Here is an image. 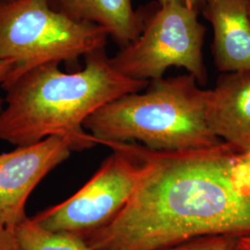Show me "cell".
<instances>
[{"label": "cell", "mask_w": 250, "mask_h": 250, "mask_svg": "<svg viewBox=\"0 0 250 250\" xmlns=\"http://www.w3.org/2000/svg\"><path fill=\"white\" fill-rule=\"evenodd\" d=\"M145 9L142 33L110 58L114 69L134 80L152 81L163 78L171 67L184 68L200 85L206 84L207 28L198 21L199 11L176 1Z\"/></svg>", "instance_id": "5"}, {"label": "cell", "mask_w": 250, "mask_h": 250, "mask_svg": "<svg viewBox=\"0 0 250 250\" xmlns=\"http://www.w3.org/2000/svg\"><path fill=\"white\" fill-rule=\"evenodd\" d=\"M72 151L69 139L55 135L0 154V227L14 229L26 220L30 195Z\"/></svg>", "instance_id": "7"}, {"label": "cell", "mask_w": 250, "mask_h": 250, "mask_svg": "<svg viewBox=\"0 0 250 250\" xmlns=\"http://www.w3.org/2000/svg\"><path fill=\"white\" fill-rule=\"evenodd\" d=\"M190 74L149 81L132 93L100 107L83 128L98 144L139 141L157 151L197 150L223 141L208 128L206 106L208 90Z\"/></svg>", "instance_id": "3"}, {"label": "cell", "mask_w": 250, "mask_h": 250, "mask_svg": "<svg viewBox=\"0 0 250 250\" xmlns=\"http://www.w3.org/2000/svg\"><path fill=\"white\" fill-rule=\"evenodd\" d=\"M108 37L104 28L54 9L50 0L0 3V60L12 64L1 87L45 63L75 64L106 47Z\"/></svg>", "instance_id": "4"}, {"label": "cell", "mask_w": 250, "mask_h": 250, "mask_svg": "<svg viewBox=\"0 0 250 250\" xmlns=\"http://www.w3.org/2000/svg\"><path fill=\"white\" fill-rule=\"evenodd\" d=\"M11 71H12V64L9 62L0 60V86H2V84L9 78ZM4 107H5V99L0 97V112L3 110Z\"/></svg>", "instance_id": "15"}, {"label": "cell", "mask_w": 250, "mask_h": 250, "mask_svg": "<svg viewBox=\"0 0 250 250\" xmlns=\"http://www.w3.org/2000/svg\"><path fill=\"white\" fill-rule=\"evenodd\" d=\"M248 9H249V12H250V0H248Z\"/></svg>", "instance_id": "19"}, {"label": "cell", "mask_w": 250, "mask_h": 250, "mask_svg": "<svg viewBox=\"0 0 250 250\" xmlns=\"http://www.w3.org/2000/svg\"><path fill=\"white\" fill-rule=\"evenodd\" d=\"M60 63L37 66L12 81L0 112V140L20 146L49 136H63L73 150L89 149L97 140L84 122L107 103L146 88L149 81L134 80L117 72L106 48L84 56V67L63 72Z\"/></svg>", "instance_id": "2"}, {"label": "cell", "mask_w": 250, "mask_h": 250, "mask_svg": "<svg viewBox=\"0 0 250 250\" xmlns=\"http://www.w3.org/2000/svg\"><path fill=\"white\" fill-rule=\"evenodd\" d=\"M51 7L77 21L104 28L120 47L142 33L145 7L134 9L132 0H50Z\"/></svg>", "instance_id": "10"}, {"label": "cell", "mask_w": 250, "mask_h": 250, "mask_svg": "<svg viewBox=\"0 0 250 250\" xmlns=\"http://www.w3.org/2000/svg\"><path fill=\"white\" fill-rule=\"evenodd\" d=\"M208 128L237 151H250V72L224 73L208 90Z\"/></svg>", "instance_id": "8"}, {"label": "cell", "mask_w": 250, "mask_h": 250, "mask_svg": "<svg viewBox=\"0 0 250 250\" xmlns=\"http://www.w3.org/2000/svg\"><path fill=\"white\" fill-rule=\"evenodd\" d=\"M160 250H239L238 238L228 235L202 236Z\"/></svg>", "instance_id": "12"}, {"label": "cell", "mask_w": 250, "mask_h": 250, "mask_svg": "<svg viewBox=\"0 0 250 250\" xmlns=\"http://www.w3.org/2000/svg\"><path fill=\"white\" fill-rule=\"evenodd\" d=\"M238 250H250V236L238 238Z\"/></svg>", "instance_id": "17"}, {"label": "cell", "mask_w": 250, "mask_h": 250, "mask_svg": "<svg viewBox=\"0 0 250 250\" xmlns=\"http://www.w3.org/2000/svg\"><path fill=\"white\" fill-rule=\"evenodd\" d=\"M0 250H18L14 229L0 227Z\"/></svg>", "instance_id": "14"}, {"label": "cell", "mask_w": 250, "mask_h": 250, "mask_svg": "<svg viewBox=\"0 0 250 250\" xmlns=\"http://www.w3.org/2000/svg\"><path fill=\"white\" fill-rule=\"evenodd\" d=\"M14 232L18 250H92L79 235L48 231L29 217Z\"/></svg>", "instance_id": "11"}, {"label": "cell", "mask_w": 250, "mask_h": 250, "mask_svg": "<svg viewBox=\"0 0 250 250\" xmlns=\"http://www.w3.org/2000/svg\"><path fill=\"white\" fill-rule=\"evenodd\" d=\"M159 4H165V3H170V2H181L193 9H197L200 12V9L202 6V0H156Z\"/></svg>", "instance_id": "16"}, {"label": "cell", "mask_w": 250, "mask_h": 250, "mask_svg": "<svg viewBox=\"0 0 250 250\" xmlns=\"http://www.w3.org/2000/svg\"><path fill=\"white\" fill-rule=\"evenodd\" d=\"M13 1H16V0H0V3H10Z\"/></svg>", "instance_id": "18"}, {"label": "cell", "mask_w": 250, "mask_h": 250, "mask_svg": "<svg viewBox=\"0 0 250 250\" xmlns=\"http://www.w3.org/2000/svg\"><path fill=\"white\" fill-rule=\"evenodd\" d=\"M134 151L144 173L123 210L84 240L92 250H160L202 236H250V187L224 141L197 150Z\"/></svg>", "instance_id": "1"}, {"label": "cell", "mask_w": 250, "mask_h": 250, "mask_svg": "<svg viewBox=\"0 0 250 250\" xmlns=\"http://www.w3.org/2000/svg\"><path fill=\"white\" fill-rule=\"evenodd\" d=\"M113 152L72 197L32 217L52 232H71L85 239L109 224L129 202L144 173V163L132 143L108 145Z\"/></svg>", "instance_id": "6"}, {"label": "cell", "mask_w": 250, "mask_h": 250, "mask_svg": "<svg viewBox=\"0 0 250 250\" xmlns=\"http://www.w3.org/2000/svg\"><path fill=\"white\" fill-rule=\"evenodd\" d=\"M236 169L239 176L250 187V151L238 152Z\"/></svg>", "instance_id": "13"}, {"label": "cell", "mask_w": 250, "mask_h": 250, "mask_svg": "<svg viewBox=\"0 0 250 250\" xmlns=\"http://www.w3.org/2000/svg\"><path fill=\"white\" fill-rule=\"evenodd\" d=\"M200 11L212 28L215 67L223 73L250 72L248 0H202Z\"/></svg>", "instance_id": "9"}]
</instances>
